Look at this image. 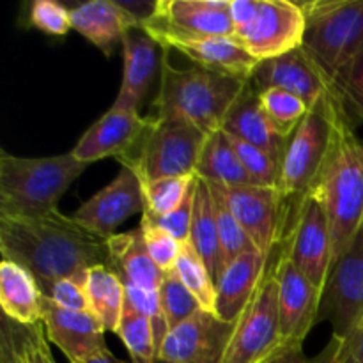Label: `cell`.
<instances>
[{"label":"cell","mask_w":363,"mask_h":363,"mask_svg":"<svg viewBox=\"0 0 363 363\" xmlns=\"http://www.w3.org/2000/svg\"><path fill=\"white\" fill-rule=\"evenodd\" d=\"M0 252L23 266L41 291L69 277H87L94 266L108 264L106 240L94 236L62 213L41 218L0 216Z\"/></svg>","instance_id":"6da1fadb"},{"label":"cell","mask_w":363,"mask_h":363,"mask_svg":"<svg viewBox=\"0 0 363 363\" xmlns=\"http://www.w3.org/2000/svg\"><path fill=\"white\" fill-rule=\"evenodd\" d=\"M311 194L328 218L333 268L363 230V138L340 106L335 145Z\"/></svg>","instance_id":"7a4b0ae2"},{"label":"cell","mask_w":363,"mask_h":363,"mask_svg":"<svg viewBox=\"0 0 363 363\" xmlns=\"http://www.w3.org/2000/svg\"><path fill=\"white\" fill-rule=\"evenodd\" d=\"M248 82L199 66L174 67L165 57L151 116L183 121L211 135L223 130L230 108Z\"/></svg>","instance_id":"3957f363"},{"label":"cell","mask_w":363,"mask_h":363,"mask_svg":"<svg viewBox=\"0 0 363 363\" xmlns=\"http://www.w3.org/2000/svg\"><path fill=\"white\" fill-rule=\"evenodd\" d=\"M87 163L71 152L23 158L0 151V216L41 218L57 213V204Z\"/></svg>","instance_id":"277c9868"},{"label":"cell","mask_w":363,"mask_h":363,"mask_svg":"<svg viewBox=\"0 0 363 363\" xmlns=\"http://www.w3.org/2000/svg\"><path fill=\"white\" fill-rule=\"evenodd\" d=\"M305 14L301 50L333 85L363 50V0L300 2Z\"/></svg>","instance_id":"5b68a950"},{"label":"cell","mask_w":363,"mask_h":363,"mask_svg":"<svg viewBox=\"0 0 363 363\" xmlns=\"http://www.w3.org/2000/svg\"><path fill=\"white\" fill-rule=\"evenodd\" d=\"M340 103L332 91L326 92L287 142L280 163L279 190L287 204L301 201L311 194L321 177L335 145L337 119Z\"/></svg>","instance_id":"8992f818"},{"label":"cell","mask_w":363,"mask_h":363,"mask_svg":"<svg viewBox=\"0 0 363 363\" xmlns=\"http://www.w3.org/2000/svg\"><path fill=\"white\" fill-rule=\"evenodd\" d=\"M152 123L133 156L121 160L142 183L165 177H194L208 135L183 121L151 116Z\"/></svg>","instance_id":"52a82bcc"},{"label":"cell","mask_w":363,"mask_h":363,"mask_svg":"<svg viewBox=\"0 0 363 363\" xmlns=\"http://www.w3.org/2000/svg\"><path fill=\"white\" fill-rule=\"evenodd\" d=\"M279 247L254 300L236 321V332L222 363H275L284 357L279 319V287L275 266Z\"/></svg>","instance_id":"ba28073f"},{"label":"cell","mask_w":363,"mask_h":363,"mask_svg":"<svg viewBox=\"0 0 363 363\" xmlns=\"http://www.w3.org/2000/svg\"><path fill=\"white\" fill-rule=\"evenodd\" d=\"M284 245L296 268L311 280L321 298L325 296L333 269L332 233L321 202L312 194L289 204Z\"/></svg>","instance_id":"9c48e42d"},{"label":"cell","mask_w":363,"mask_h":363,"mask_svg":"<svg viewBox=\"0 0 363 363\" xmlns=\"http://www.w3.org/2000/svg\"><path fill=\"white\" fill-rule=\"evenodd\" d=\"M142 30L165 50L181 41L234 35L230 0H158V13Z\"/></svg>","instance_id":"30bf717a"},{"label":"cell","mask_w":363,"mask_h":363,"mask_svg":"<svg viewBox=\"0 0 363 363\" xmlns=\"http://www.w3.org/2000/svg\"><path fill=\"white\" fill-rule=\"evenodd\" d=\"M275 279L279 287L280 335L284 354H287L303 350L305 339L319 323L323 298L289 257L284 238L279 245Z\"/></svg>","instance_id":"8fae6325"},{"label":"cell","mask_w":363,"mask_h":363,"mask_svg":"<svg viewBox=\"0 0 363 363\" xmlns=\"http://www.w3.org/2000/svg\"><path fill=\"white\" fill-rule=\"evenodd\" d=\"M305 14L300 2L257 0L255 16L233 38L259 62L282 57L303 43Z\"/></svg>","instance_id":"7c38bea8"},{"label":"cell","mask_w":363,"mask_h":363,"mask_svg":"<svg viewBox=\"0 0 363 363\" xmlns=\"http://www.w3.org/2000/svg\"><path fill=\"white\" fill-rule=\"evenodd\" d=\"M328 319L332 335L351 340L363 325V230L332 269L319 311Z\"/></svg>","instance_id":"4fadbf2b"},{"label":"cell","mask_w":363,"mask_h":363,"mask_svg":"<svg viewBox=\"0 0 363 363\" xmlns=\"http://www.w3.org/2000/svg\"><path fill=\"white\" fill-rule=\"evenodd\" d=\"M222 190L252 247L272 255L282 241L289 220V204L279 188L222 186Z\"/></svg>","instance_id":"5bb4252c"},{"label":"cell","mask_w":363,"mask_h":363,"mask_svg":"<svg viewBox=\"0 0 363 363\" xmlns=\"http://www.w3.org/2000/svg\"><path fill=\"white\" fill-rule=\"evenodd\" d=\"M151 116L142 117L140 110L113 103L80 137L71 155L87 165L105 158L126 160L137 152L151 128Z\"/></svg>","instance_id":"9a60e30c"},{"label":"cell","mask_w":363,"mask_h":363,"mask_svg":"<svg viewBox=\"0 0 363 363\" xmlns=\"http://www.w3.org/2000/svg\"><path fill=\"white\" fill-rule=\"evenodd\" d=\"M145 211L144 186L131 167L123 165L116 179L74 211V222L94 236L108 240L116 229L137 213Z\"/></svg>","instance_id":"2e32d148"},{"label":"cell","mask_w":363,"mask_h":363,"mask_svg":"<svg viewBox=\"0 0 363 363\" xmlns=\"http://www.w3.org/2000/svg\"><path fill=\"white\" fill-rule=\"evenodd\" d=\"M234 332L236 323H225L216 314L199 311L167 333L158 358L170 363H222Z\"/></svg>","instance_id":"e0dca14e"},{"label":"cell","mask_w":363,"mask_h":363,"mask_svg":"<svg viewBox=\"0 0 363 363\" xmlns=\"http://www.w3.org/2000/svg\"><path fill=\"white\" fill-rule=\"evenodd\" d=\"M41 323L50 342L62 351L69 363H85L108 353L105 328L91 312L67 311L43 296Z\"/></svg>","instance_id":"ac0fdd59"},{"label":"cell","mask_w":363,"mask_h":363,"mask_svg":"<svg viewBox=\"0 0 363 363\" xmlns=\"http://www.w3.org/2000/svg\"><path fill=\"white\" fill-rule=\"evenodd\" d=\"M250 84L257 92L266 89H282L303 99L308 106H314L326 92L332 91L319 67L301 46L282 57L259 62Z\"/></svg>","instance_id":"d6986e66"},{"label":"cell","mask_w":363,"mask_h":363,"mask_svg":"<svg viewBox=\"0 0 363 363\" xmlns=\"http://www.w3.org/2000/svg\"><path fill=\"white\" fill-rule=\"evenodd\" d=\"M167 52L145 30L131 28L123 39V82L113 103L140 110L156 77L162 74Z\"/></svg>","instance_id":"ffe728a7"},{"label":"cell","mask_w":363,"mask_h":363,"mask_svg":"<svg viewBox=\"0 0 363 363\" xmlns=\"http://www.w3.org/2000/svg\"><path fill=\"white\" fill-rule=\"evenodd\" d=\"M269 261L272 255H264L257 248H252L238 255L223 268L222 277L216 284L215 312L222 321L236 323L247 311L268 272Z\"/></svg>","instance_id":"44dd1931"},{"label":"cell","mask_w":363,"mask_h":363,"mask_svg":"<svg viewBox=\"0 0 363 363\" xmlns=\"http://www.w3.org/2000/svg\"><path fill=\"white\" fill-rule=\"evenodd\" d=\"M223 131L266 151L279 165L282 163L289 138L284 137L266 116L261 106L259 92L250 82L230 108L223 124Z\"/></svg>","instance_id":"7402d4cb"},{"label":"cell","mask_w":363,"mask_h":363,"mask_svg":"<svg viewBox=\"0 0 363 363\" xmlns=\"http://www.w3.org/2000/svg\"><path fill=\"white\" fill-rule=\"evenodd\" d=\"M73 30L84 35L87 41L106 57L116 46L123 45V39L131 28H138L133 18L117 4V0H91L71 9Z\"/></svg>","instance_id":"603a6c76"},{"label":"cell","mask_w":363,"mask_h":363,"mask_svg":"<svg viewBox=\"0 0 363 363\" xmlns=\"http://www.w3.org/2000/svg\"><path fill=\"white\" fill-rule=\"evenodd\" d=\"M169 50L183 53L194 66L238 80H250L259 64V60L254 59L233 35L181 41Z\"/></svg>","instance_id":"cb8c5ba5"},{"label":"cell","mask_w":363,"mask_h":363,"mask_svg":"<svg viewBox=\"0 0 363 363\" xmlns=\"http://www.w3.org/2000/svg\"><path fill=\"white\" fill-rule=\"evenodd\" d=\"M106 248H108L106 266L121 280H128L147 291L160 289L165 273L152 261L140 229L113 234L106 240Z\"/></svg>","instance_id":"d4e9b609"},{"label":"cell","mask_w":363,"mask_h":363,"mask_svg":"<svg viewBox=\"0 0 363 363\" xmlns=\"http://www.w3.org/2000/svg\"><path fill=\"white\" fill-rule=\"evenodd\" d=\"M0 307L6 318L21 326L43 321L41 287L23 266L6 259L0 264Z\"/></svg>","instance_id":"484cf974"},{"label":"cell","mask_w":363,"mask_h":363,"mask_svg":"<svg viewBox=\"0 0 363 363\" xmlns=\"http://www.w3.org/2000/svg\"><path fill=\"white\" fill-rule=\"evenodd\" d=\"M190 243L201 255L211 275L215 286L222 277L225 262H223L222 247H220L218 227H216L215 211H213L211 194L208 184L202 179L195 181V199H194V220H191Z\"/></svg>","instance_id":"4316f807"},{"label":"cell","mask_w":363,"mask_h":363,"mask_svg":"<svg viewBox=\"0 0 363 363\" xmlns=\"http://www.w3.org/2000/svg\"><path fill=\"white\" fill-rule=\"evenodd\" d=\"M197 177L206 183L222 184L227 188L254 186L223 130L215 131L206 138L197 165Z\"/></svg>","instance_id":"83f0119b"},{"label":"cell","mask_w":363,"mask_h":363,"mask_svg":"<svg viewBox=\"0 0 363 363\" xmlns=\"http://www.w3.org/2000/svg\"><path fill=\"white\" fill-rule=\"evenodd\" d=\"M85 286H87L92 314L98 318L105 332L117 333L126 305L124 287L119 277L108 266H94L89 269Z\"/></svg>","instance_id":"f1b7e54d"},{"label":"cell","mask_w":363,"mask_h":363,"mask_svg":"<svg viewBox=\"0 0 363 363\" xmlns=\"http://www.w3.org/2000/svg\"><path fill=\"white\" fill-rule=\"evenodd\" d=\"M174 272L177 273L184 287L194 294V298L199 301L202 311L215 314L216 286L213 282L211 275H209L208 268H206L204 261H202L201 255L197 254V250H195L190 241L181 243V254Z\"/></svg>","instance_id":"f546056e"},{"label":"cell","mask_w":363,"mask_h":363,"mask_svg":"<svg viewBox=\"0 0 363 363\" xmlns=\"http://www.w3.org/2000/svg\"><path fill=\"white\" fill-rule=\"evenodd\" d=\"M208 184L209 194H211L213 211H215L216 227H218L220 247H222L223 262H225L227 266L230 261H234L238 255L252 250L254 247H252L250 240H248V236L245 234L243 227L240 225V222H238V218L234 216V213L230 211L229 204H227L225 201V195H223L222 184Z\"/></svg>","instance_id":"4dcf8cb0"},{"label":"cell","mask_w":363,"mask_h":363,"mask_svg":"<svg viewBox=\"0 0 363 363\" xmlns=\"http://www.w3.org/2000/svg\"><path fill=\"white\" fill-rule=\"evenodd\" d=\"M130 353L131 363H155L158 358L155 332L147 319L124 305L123 319L116 333Z\"/></svg>","instance_id":"1f68e13d"},{"label":"cell","mask_w":363,"mask_h":363,"mask_svg":"<svg viewBox=\"0 0 363 363\" xmlns=\"http://www.w3.org/2000/svg\"><path fill=\"white\" fill-rule=\"evenodd\" d=\"M261 106L269 117L277 130L286 138H291L305 116L308 113L311 106L291 92L282 89H266L259 92Z\"/></svg>","instance_id":"d6a6232c"},{"label":"cell","mask_w":363,"mask_h":363,"mask_svg":"<svg viewBox=\"0 0 363 363\" xmlns=\"http://www.w3.org/2000/svg\"><path fill=\"white\" fill-rule=\"evenodd\" d=\"M158 296L163 314H165L169 332L183 325L190 318H194L199 311H202L199 301L184 287V284L181 282V279L174 269L172 272H167L165 277H163V282L158 289Z\"/></svg>","instance_id":"836d02e7"},{"label":"cell","mask_w":363,"mask_h":363,"mask_svg":"<svg viewBox=\"0 0 363 363\" xmlns=\"http://www.w3.org/2000/svg\"><path fill=\"white\" fill-rule=\"evenodd\" d=\"M195 177H165L151 183H142L145 197V215L160 218L172 213L190 191Z\"/></svg>","instance_id":"e575fe53"},{"label":"cell","mask_w":363,"mask_h":363,"mask_svg":"<svg viewBox=\"0 0 363 363\" xmlns=\"http://www.w3.org/2000/svg\"><path fill=\"white\" fill-rule=\"evenodd\" d=\"M332 92L351 123L363 124V50L357 59L340 71L332 85Z\"/></svg>","instance_id":"d590c367"},{"label":"cell","mask_w":363,"mask_h":363,"mask_svg":"<svg viewBox=\"0 0 363 363\" xmlns=\"http://www.w3.org/2000/svg\"><path fill=\"white\" fill-rule=\"evenodd\" d=\"M227 137H229L238 158L241 160L243 167L247 169L254 186L279 188L280 165L268 155V152L255 147V145L248 144V142L241 140V138L234 137V135L230 133H227Z\"/></svg>","instance_id":"8d00e7d4"},{"label":"cell","mask_w":363,"mask_h":363,"mask_svg":"<svg viewBox=\"0 0 363 363\" xmlns=\"http://www.w3.org/2000/svg\"><path fill=\"white\" fill-rule=\"evenodd\" d=\"M138 229H140L142 236H144L145 247H147L152 261L158 264V268L162 269L163 273L172 272V269L176 268V262L181 254L179 241H177L172 234L167 233L165 229H162V227H160L151 216L145 215V213H142Z\"/></svg>","instance_id":"74e56055"},{"label":"cell","mask_w":363,"mask_h":363,"mask_svg":"<svg viewBox=\"0 0 363 363\" xmlns=\"http://www.w3.org/2000/svg\"><path fill=\"white\" fill-rule=\"evenodd\" d=\"M124 287V298H126V305L137 311L138 314L144 315L152 326L156 339V347H162L163 340H165L167 333H169V326H167L165 314H163L162 303H160L158 291H147L142 287L135 286V284L128 282V280H121Z\"/></svg>","instance_id":"f35d334b"},{"label":"cell","mask_w":363,"mask_h":363,"mask_svg":"<svg viewBox=\"0 0 363 363\" xmlns=\"http://www.w3.org/2000/svg\"><path fill=\"white\" fill-rule=\"evenodd\" d=\"M28 21L32 27L48 35H66L73 28L71 11L55 0H34Z\"/></svg>","instance_id":"ab89813d"},{"label":"cell","mask_w":363,"mask_h":363,"mask_svg":"<svg viewBox=\"0 0 363 363\" xmlns=\"http://www.w3.org/2000/svg\"><path fill=\"white\" fill-rule=\"evenodd\" d=\"M87 277H69L50 284L41 291L43 296L50 298L59 307L74 312H91V301L87 294Z\"/></svg>","instance_id":"60d3db41"},{"label":"cell","mask_w":363,"mask_h":363,"mask_svg":"<svg viewBox=\"0 0 363 363\" xmlns=\"http://www.w3.org/2000/svg\"><path fill=\"white\" fill-rule=\"evenodd\" d=\"M14 330H16L18 344H20L25 363H55L48 347L50 340L46 337L43 323L34 326H21L14 323Z\"/></svg>","instance_id":"b9f144b4"},{"label":"cell","mask_w":363,"mask_h":363,"mask_svg":"<svg viewBox=\"0 0 363 363\" xmlns=\"http://www.w3.org/2000/svg\"><path fill=\"white\" fill-rule=\"evenodd\" d=\"M197 181V177H195ZM195 181L191 184L190 191L186 194L184 201L174 209L172 213L165 216H160V218H152L158 223L162 229H165L167 233L172 234L179 243L184 241H190V233H191V220H194V199H195Z\"/></svg>","instance_id":"7bdbcfd3"},{"label":"cell","mask_w":363,"mask_h":363,"mask_svg":"<svg viewBox=\"0 0 363 363\" xmlns=\"http://www.w3.org/2000/svg\"><path fill=\"white\" fill-rule=\"evenodd\" d=\"M275 363H353V358H351L350 344L344 339L332 335V340L315 357H305L303 350L291 351V353L279 358Z\"/></svg>","instance_id":"ee69618b"},{"label":"cell","mask_w":363,"mask_h":363,"mask_svg":"<svg viewBox=\"0 0 363 363\" xmlns=\"http://www.w3.org/2000/svg\"><path fill=\"white\" fill-rule=\"evenodd\" d=\"M0 363H25L14 323L6 315H2V328H0Z\"/></svg>","instance_id":"f6af8a7d"},{"label":"cell","mask_w":363,"mask_h":363,"mask_svg":"<svg viewBox=\"0 0 363 363\" xmlns=\"http://www.w3.org/2000/svg\"><path fill=\"white\" fill-rule=\"evenodd\" d=\"M346 342L350 344L353 363H363V325L360 332H358L351 340H346Z\"/></svg>","instance_id":"bcb514c9"},{"label":"cell","mask_w":363,"mask_h":363,"mask_svg":"<svg viewBox=\"0 0 363 363\" xmlns=\"http://www.w3.org/2000/svg\"><path fill=\"white\" fill-rule=\"evenodd\" d=\"M85 363H128V362L119 360V358H116L108 351V353L101 354V357H98V358H92V360H89V362H85Z\"/></svg>","instance_id":"7dc6e473"},{"label":"cell","mask_w":363,"mask_h":363,"mask_svg":"<svg viewBox=\"0 0 363 363\" xmlns=\"http://www.w3.org/2000/svg\"><path fill=\"white\" fill-rule=\"evenodd\" d=\"M155 363H170V362H165V360H162V358H156V362Z\"/></svg>","instance_id":"c3c4849f"}]
</instances>
